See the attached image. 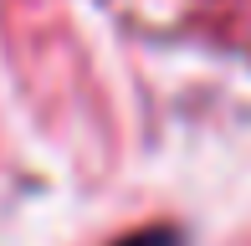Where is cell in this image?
<instances>
[{"label": "cell", "instance_id": "cell-1", "mask_svg": "<svg viewBox=\"0 0 251 246\" xmlns=\"http://www.w3.org/2000/svg\"><path fill=\"white\" fill-rule=\"evenodd\" d=\"M118 246H185V241H179V231H169V226H149V231H133V236H123Z\"/></svg>", "mask_w": 251, "mask_h": 246}]
</instances>
